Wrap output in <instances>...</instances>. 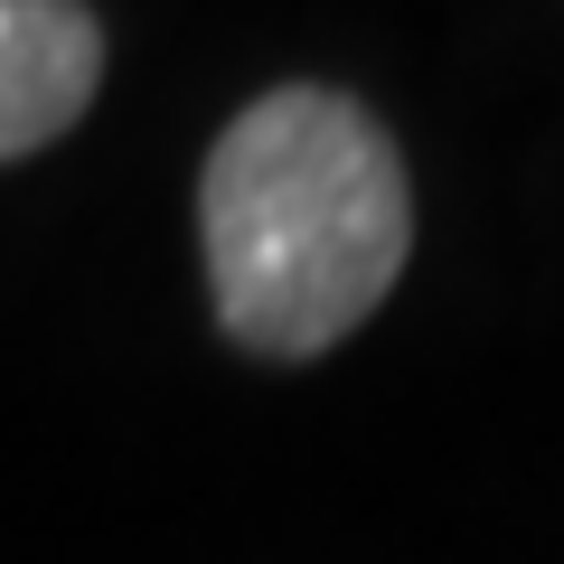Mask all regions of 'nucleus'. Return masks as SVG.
Listing matches in <instances>:
<instances>
[{
    "label": "nucleus",
    "instance_id": "obj_1",
    "mask_svg": "<svg viewBox=\"0 0 564 564\" xmlns=\"http://www.w3.org/2000/svg\"><path fill=\"white\" fill-rule=\"evenodd\" d=\"M198 245L226 339L282 367L321 358L395 292L414 254L404 151L339 85H273L207 151Z\"/></svg>",
    "mask_w": 564,
    "mask_h": 564
},
{
    "label": "nucleus",
    "instance_id": "obj_2",
    "mask_svg": "<svg viewBox=\"0 0 564 564\" xmlns=\"http://www.w3.org/2000/svg\"><path fill=\"white\" fill-rule=\"evenodd\" d=\"M104 85V29L85 0H0V161H29Z\"/></svg>",
    "mask_w": 564,
    "mask_h": 564
}]
</instances>
